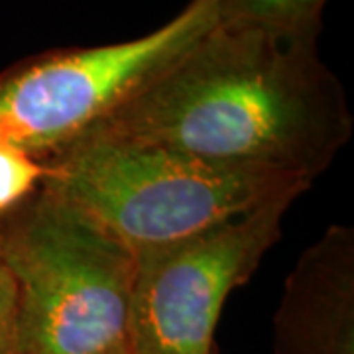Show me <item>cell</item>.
I'll use <instances>...</instances> for the list:
<instances>
[{"mask_svg":"<svg viewBox=\"0 0 354 354\" xmlns=\"http://www.w3.org/2000/svg\"><path fill=\"white\" fill-rule=\"evenodd\" d=\"M18 286L0 252V354H16Z\"/></svg>","mask_w":354,"mask_h":354,"instance_id":"cell-9","label":"cell"},{"mask_svg":"<svg viewBox=\"0 0 354 354\" xmlns=\"http://www.w3.org/2000/svg\"><path fill=\"white\" fill-rule=\"evenodd\" d=\"M274 354H354V230L333 225L293 268L274 321Z\"/></svg>","mask_w":354,"mask_h":354,"instance_id":"cell-6","label":"cell"},{"mask_svg":"<svg viewBox=\"0 0 354 354\" xmlns=\"http://www.w3.org/2000/svg\"><path fill=\"white\" fill-rule=\"evenodd\" d=\"M18 286L16 354H132L136 256L44 183L0 215Z\"/></svg>","mask_w":354,"mask_h":354,"instance_id":"cell-3","label":"cell"},{"mask_svg":"<svg viewBox=\"0 0 354 354\" xmlns=\"http://www.w3.org/2000/svg\"><path fill=\"white\" fill-rule=\"evenodd\" d=\"M288 207L268 205L185 241L134 254L132 354H215L213 335L225 301L281 239Z\"/></svg>","mask_w":354,"mask_h":354,"instance_id":"cell-5","label":"cell"},{"mask_svg":"<svg viewBox=\"0 0 354 354\" xmlns=\"http://www.w3.org/2000/svg\"><path fill=\"white\" fill-rule=\"evenodd\" d=\"M216 22V0H189L146 36L10 65L0 73V144L39 162L64 152Z\"/></svg>","mask_w":354,"mask_h":354,"instance_id":"cell-4","label":"cell"},{"mask_svg":"<svg viewBox=\"0 0 354 354\" xmlns=\"http://www.w3.org/2000/svg\"><path fill=\"white\" fill-rule=\"evenodd\" d=\"M353 128L344 88L315 38L216 22L79 140L164 146L313 181Z\"/></svg>","mask_w":354,"mask_h":354,"instance_id":"cell-1","label":"cell"},{"mask_svg":"<svg viewBox=\"0 0 354 354\" xmlns=\"http://www.w3.org/2000/svg\"><path fill=\"white\" fill-rule=\"evenodd\" d=\"M48 176V165L0 144V215L30 197Z\"/></svg>","mask_w":354,"mask_h":354,"instance_id":"cell-8","label":"cell"},{"mask_svg":"<svg viewBox=\"0 0 354 354\" xmlns=\"http://www.w3.org/2000/svg\"><path fill=\"white\" fill-rule=\"evenodd\" d=\"M327 0H216L218 22L250 24L295 38H319Z\"/></svg>","mask_w":354,"mask_h":354,"instance_id":"cell-7","label":"cell"},{"mask_svg":"<svg viewBox=\"0 0 354 354\" xmlns=\"http://www.w3.org/2000/svg\"><path fill=\"white\" fill-rule=\"evenodd\" d=\"M44 164L46 187L83 209L132 252L185 241L313 181L274 167L227 165L150 144L83 138Z\"/></svg>","mask_w":354,"mask_h":354,"instance_id":"cell-2","label":"cell"}]
</instances>
